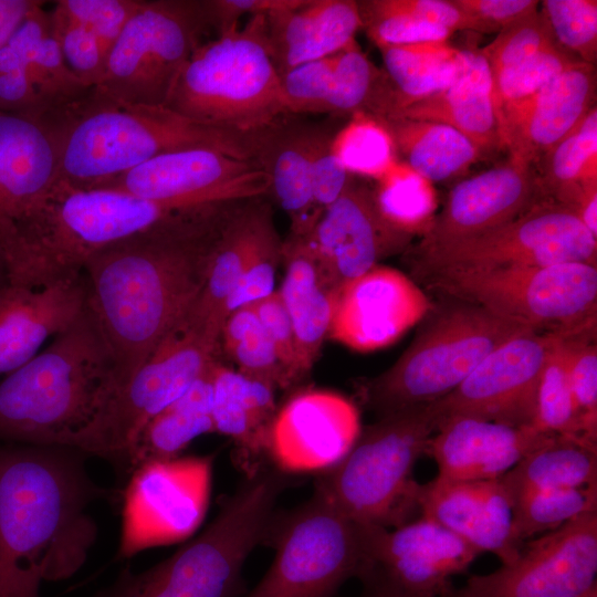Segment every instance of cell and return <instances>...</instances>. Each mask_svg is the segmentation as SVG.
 Instances as JSON below:
<instances>
[{
  "label": "cell",
  "instance_id": "58",
  "mask_svg": "<svg viewBox=\"0 0 597 597\" xmlns=\"http://www.w3.org/2000/svg\"><path fill=\"white\" fill-rule=\"evenodd\" d=\"M217 35L239 27L244 15L269 14L297 6L301 0H205Z\"/></svg>",
  "mask_w": 597,
  "mask_h": 597
},
{
  "label": "cell",
  "instance_id": "14",
  "mask_svg": "<svg viewBox=\"0 0 597 597\" xmlns=\"http://www.w3.org/2000/svg\"><path fill=\"white\" fill-rule=\"evenodd\" d=\"M212 455L150 461L127 476L118 556L187 540L208 511Z\"/></svg>",
  "mask_w": 597,
  "mask_h": 597
},
{
  "label": "cell",
  "instance_id": "40",
  "mask_svg": "<svg viewBox=\"0 0 597 597\" xmlns=\"http://www.w3.org/2000/svg\"><path fill=\"white\" fill-rule=\"evenodd\" d=\"M376 181L373 190L381 216L397 230L422 237L436 216L437 201L431 182L399 161Z\"/></svg>",
  "mask_w": 597,
  "mask_h": 597
},
{
  "label": "cell",
  "instance_id": "2",
  "mask_svg": "<svg viewBox=\"0 0 597 597\" xmlns=\"http://www.w3.org/2000/svg\"><path fill=\"white\" fill-rule=\"evenodd\" d=\"M86 453L63 446L0 443V597H40L85 563L97 536L87 512L112 492L85 469Z\"/></svg>",
  "mask_w": 597,
  "mask_h": 597
},
{
  "label": "cell",
  "instance_id": "55",
  "mask_svg": "<svg viewBox=\"0 0 597 597\" xmlns=\"http://www.w3.org/2000/svg\"><path fill=\"white\" fill-rule=\"evenodd\" d=\"M362 28L379 49L394 45L447 42L452 35L449 29L400 14L360 17Z\"/></svg>",
  "mask_w": 597,
  "mask_h": 597
},
{
  "label": "cell",
  "instance_id": "39",
  "mask_svg": "<svg viewBox=\"0 0 597 597\" xmlns=\"http://www.w3.org/2000/svg\"><path fill=\"white\" fill-rule=\"evenodd\" d=\"M540 161L541 174H536L544 196L575 211L584 191L597 185L596 106Z\"/></svg>",
  "mask_w": 597,
  "mask_h": 597
},
{
  "label": "cell",
  "instance_id": "24",
  "mask_svg": "<svg viewBox=\"0 0 597 597\" xmlns=\"http://www.w3.org/2000/svg\"><path fill=\"white\" fill-rule=\"evenodd\" d=\"M418 510L480 553L495 554L502 564L516 558L523 544L513 532V505L500 479L419 484Z\"/></svg>",
  "mask_w": 597,
  "mask_h": 597
},
{
  "label": "cell",
  "instance_id": "38",
  "mask_svg": "<svg viewBox=\"0 0 597 597\" xmlns=\"http://www.w3.org/2000/svg\"><path fill=\"white\" fill-rule=\"evenodd\" d=\"M378 50L384 71L398 95L395 112L446 88L459 77L464 66L463 50L447 42L384 46Z\"/></svg>",
  "mask_w": 597,
  "mask_h": 597
},
{
  "label": "cell",
  "instance_id": "21",
  "mask_svg": "<svg viewBox=\"0 0 597 597\" xmlns=\"http://www.w3.org/2000/svg\"><path fill=\"white\" fill-rule=\"evenodd\" d=\"M543 199L546 197L533 165L510 159L455 185L411 252H426L481 235L509 223Z\"/></svg>",
  "mask_w": 597,
  "mask_h": 597
},
{
  "label": "cell",
  "instance_id": "9",
  "mask_svg": "<svg viewBox=\"0 0 597 597\" xmlns=\"http://www.w3.org/2000/svg\"><path fill=\"white\" fill-rule=\"evenodd\" d=\"M460 302L537 332L575 333L596 325L597 266L568 262L543 266L436 272L420 277Z\"/></svg>",
  "mask_w": 597,
  "mask_h": 597
},
{
  "label": "cell",
  "instance_id": "59",
  "mask_svg": "<svg viewBox=\"0 0 597 597\" xmlns=\"http://www.w3.org/2000/svg\"><path fill=\"white\" fill-rule=\"evenodd\" d=\"M36 2L35 0H0V51Z\"/></svg>",
  "mask_w": 597,
  "mask_h": 597
},
{
  "label": "cell",
  "instance_id": "33",
  "mask_svg": "<svg viewBox=\"0 0 597 597\" xmlns=\"http://www.w3.org/2000/svg\"><path fill=\"white\" fill-rule=\"evenodd\" d=\"M283 116L264 129L256 161L270 179L269 193L290 218V233L307 237L322 211L317 208L310 176V126Z\"/></svg>",
  "mask_w": 597,
  "mask_h": 597
},
{
  "label": "cell",
  "instance_id": "8",
  "mask_svg": "<svg viewBox=\"0 0 597 597\" xmlns=\"http://www.w3.org/2000/svg\"><path fill=\"white\" fill-rule=\"evenodd\" d=\"M531 332L537 331L460 302L432 318L388 369L363 384L360 396L379 416L436 401L498 347Z\"/></svg>",
  "mask_w": 597,
  "mask_h": 597
},
{
  "label": "cell",
  "instance_id": "19",
  "mask_svg": "<svg viewBox=\"0 0 597 597\" xmlns=\"http://www.w3.org/2000/svg\"><path fill=\"white\" fill-rule=\"evenodd\" d=\"M362 430L356 406L344 396L307 389L275 413L266 453L281 472H323L352 449Z\"/></svg>",
  "mask_w": 597,
  "mask_h": 597
},
{
  "label": "cell",
  "instance_id": "30",
  "mask_svg": "<svg viewBox=\"0 0 597 597\" xmlns=\"http://www.w3.org/2000/svg\"><path fill=\"white\" fill-rule=\"evenodd\" d=\"M463 52V70L452 84L386 118L441 123L468 137L480 153L489 151L501 146L491 71L480 50Z\"/></svg>",
  "mask_w": 597,
  "mask_h": 597
},
{
  "label": "cell",
  "instance_id": "47",
  "mask_svg": "<svg viewBox=\"0 0 597 597\" xmlns=\"http://www.w3.org/2000/svg\"><path fill=\"white\" fill-rule=\"evenodd\" d=\"M542 12L556 42L579 61L597 60V1L544 0Z\"/></svg>",
  "mask_w": 597,
  "mask_h": 597
},
{
  "label": "cell",
  "instance_id": "29",
  "mask_svg": "<svg viewBox=\"0 0 597 597\" xmlns=\"http://www.w3.org/2000/svg\"><path fill=\"white\" fill-rule=\"evenodd\" d=\"M285 276L279 294L290 316L303 379L313 368L327 337L337 287L304 237L282 241Z\"/></svg>",
  "mask_w": 597,
  "mask_h": 597
},
{
  "label": "cell",
  "instance_id": "60",
  "mask_svg": "<svg viewBox=\"0 0 597 597\" xmlns=\"http://www.w3.org/2000/svg\"><path fill=\"white\" fill-rule=\"evenodd\" d=\"M359 580L362 593L357 597H415L390 584L373 570H367Z\"/></svg>",
  "mask_w": 597,
  "mask_h": 597
},
{
  "label": "cell",
  "instance_id": "13",
  "mask_svg": "<svg viewBox=\"0 0 597 597\" xmlns=\"http://www.w3.org/2000/svg\"><path fill=\"white\" fill-rule=\"evenodd\" d=\"M415 273L505 266H543L568 262L596 264L597 238L569 207L543 199L509 223L448 247L410 252Z\"/></svg>",
  "mask_w": 597,
  "mask_h": 597
},
{
  "label": "cell",
  "instance_id": "36",
  "mask_svg": "<svg viewBox=\"0 0 597 597\" xmlns=\"http://www.w3.org/2000/svg\"><path fill=\"white\" fill-rule=\"evenodd\" d=\"M500 480L511 501L527 491L597 484L596 442L582 437L553 436Z\"/></svg>",
  "mask_w": 597,
  "mask_h": 597
},
{
  "label": "cell",
  "instance_id": "44",
  "mask_svg": "<svg viewBox=\"0 0 597 597\" xmlns=\"http://www.w3.org/2000/svg\"><path fill=\"white\" fill-rule=\"evenodd\" d=\"M332 150L353 177L379 179L396 159V148L385 125L366 113H356L336 132Z\"/></svg>",
  "mask_w": 597,
  "mask_h": 597
},
{
  "label": "cell",
  "instance_id": "20",
  "mask_svg": "<svg viewBox=\"0 0 597 597\" xmlns=\"http://www.w3.org/2000/svg\"><path fill=\"white\" fill-rule=\"evenodd\" d=\"M304 238L341 287L383 259L407 251L413 237L394 228L378 210L374 190L353 177Z\"/></svg>",
  "mask_w": 597,
  "mask_h": 597
},
{
  "label": "cell",
  "instance_id": "22",
  "mask_svg": "<svg viewBox=\"0 0 597 597\" xmlns=\"http://www.w3.org/2000/svg\"><path fill=\"white\" fill-rule=\"evenodd\" d=\"M91 88L66 66L50 13L38 1L0 51V100L36 116Z\"/></svg>",
  "mask_w": 597,
  "mask_h": 597
},
{
  "label": "cell",
  "instance_id": "28",
  "mask_svg": "<svg viewBox=\"0 0 597 597\" xmlns=\"http://www.w3.org/2000/svg\"><path fill=\"white\" fill-rule=\"evenodd\" d=\"M360 28L358 2L353 0H301L265 15L266 45L279 75L337 53Z\"/></svg>",
  "mask_w": 597,
  "mask_h": 597
},
{
  "label": "cell",
  "instance_id": "34",
  "mask_svg": "<svg viewBox=\"0 0 597 597\" xmlns=\"http://www.w3.org/2000/svg\"><path fill=\"white\" fill-rule=\"evenodd\" d=\"M216 358L174 402L151 418L137 434L122 469L126 478L137 467L180 457L197 437L214 432L212 420Z\"/></svg>",
  "mask_w": 597,
  "mask_h": 597
},
{
  "label": "cell",
  "instance_id": "41",
  "mask_svg": "<svg viewBox=\"0 0 597 597\" xmlns=\"http://www.w3.org/2000/svg\"><path fill=\"white\" fill-rule=\"evenodd\" d=\"M221 349L234 362L239 373L274 389L291 387L273 344L251 306L238 308L226 318L220 335Z\"/></svg>",
  "mask_w": 597,
  "mask_h": 597
},
{
  "label": "cell",
  "instance_id": "53",
  "mask_svg": "<svg viewBox=\"0 0 597 597\" xmlns=\"http://www.w3.org/2000/svg\"><path fill=\"white\" fill-rule=\"evenodd\" d=\"M334 134L326 126H310L308 161L311 185L315 203L322 213L325 208L341 196L353 178L339 164L332 150Z\"/></svg>",
  "mask_w": 597,
  "mask_h": 597
},
{
  "label": "cell",
  "instance_id": "45",
  "mask_svg": "<svg viewBox=\"0 0 597 597\" xmlns=\"http://www.w3.org/2000/svg\"><path fill=\"white\" fill-rule=\"evenodd\" d=\"M579 61L555 43L522 63L492 76L499 127L502 115L528 100L567 67Z\"/></svg>",
  "mask_w": 597,
  "mask_h": 597
},
{
  "label": "cell",
  "instance_id": "52",
  "mask_svg": "<svg viewBox=\"0 0 597 597\" xmlns=\"http://www.w3.org/2000/svg\"><path fill=\"white\" fill-rule=\"evenodd\" d=\"M360 17L400 14L427 21L450 31L486 33L481 23L459 8L453 0H371L358 2Z\"/></svg>",
  "mask_w": 597,
  "mask_h": 597
},
{
  "label": "cell",
  "instance_id": "43",
  "mask_svg": "<svg viewBox=\"0 0 597 597\" xmlns=\"http://www.w3.org/2000/svg\"><path fill=\"white\" fill-rule=\"evenodd\" d=\"M565 335L557 333L545 362L531 427L546 434L587 439L568 377Z\"/></svg>",
  "mask_w": 597,
  "mask_h": 597
},
{
  "label": "cell",
  "instance_id": "26",
  "mask_svg": "<svg viewBox=\"0 0 597 597\" xmlns=\"http://www.w3.org/2000/svg\"><path fill=\"white\" fill-rule=\"evenodd\" d=\"M86 310L83 273L44 286L0 285V375L31 358Z\"/></svg>",
  "mask_w": 597,
  "mask_h": 597
},
{
  "label": "cell",
  "instance_id": "10",
  "mask_svg": "<svg viewBox=\"0 0 597 597\" xmlns=\"http://www.w3.org/2000/svg\"><path fill=\"white\" fill-rule=\"evenodd\" d=\"M219 350L218 342L179 323L132 375L109 388L91 421L63 447L106 459L121 472L144 426L179 398Z\"/></svg>",
  "mask_w": 597,
  "mask_h": 597
},
{
  "label": "cell",
  "instance_id": "35",
  "mask_svg": "<svg viewBox=\"0 0 597 597\" xmlns=\"http://www.w3.org/2000/svg\"><path fill=\"white\" fill-rule=\"evenodd\" d=\"M274 388L224 366L213 367L214 432L231 438L248 455L266 453L269 432L277 411Z\"/></svg>",
  "mask_w": 597,
  "mask_h": 597
},
{
  "label": "cell",
  "instance_id": "42",
  "mask_svg": "<svg viewBox=\"0 0 597 597\" xmlns=\"http://www.w3.org/2000/svg\"><path fill=\"white\" fill-rule=\"evenodd\" d=\"M513 532L516 541L554 531L588 512H597V484L574 488L527 491L515 496Z\"/></svg>",
  "mask_w": 597,
  "mask_h": 597
},
{
  "label": "cell",
  "instance_id": "6",
  "mask_svg": "<svg viewBox=\"0 0 597 597\" xmlns=\"http://www.w3.org/2000/svg\"><path fill=\"white\" fill-rule=\"evenodd\" d=\"M265 15L202 42L178 72L165 106L241 134L259 133L290 115L266 45Z\"/></svg>",
  "mask_w": 597,
  "mask_h": 597
},
{
  "label": "cell",
  "instance_id": "54",
  "mask_svg": "<svg viewBox=\"0 0 597 597\" xmlns=\"http://www.w3.org/2000/svg\"><path fill=\"white\" fill-rule=\"evenodd\" d=\"M139 4L140 0H60L55 3L88 29L107 54Z\"/></svg>",
  "mask_w": 597,
  "mask_h": 597
},
{
  "label": "cell",
  "instance_id": "25",
  "mask_svg": "<svg viewBox=\"0 0 597 597\" xmlns=\"http://www.w3.org/2000/svg\"><path fill=\"white\" fill-rule=\"evenodd\" d=\"M551 437L531 426L457 416L439 422L426 453L436 460L439 479L495 480Z\"/></svg>",
  "mask_w": 597,
  "mask_h": 597
},
{
  "label": "cell",
  "instance_id": "3",
  "mask_svg": "<svg viewBox=\"0 0 597 597\" xmlns=\"http://www.w3.org/2000/svg\"><path fill=\"white\" fill-rule=\"evenodd\" d=\"M33 117L54 142L57 180L83 189L101 188L157 156L186 149H214L256 161L263 132L221 129L165 105L122 103L95 87Z\"/></svg>",
  "mask_w": 597,
  "mask_h": 597
},
{
  "label": "cell",
  "instance_id": "46",
  "mask_svg": "<svg viewBox=\"0 0 597 597\" xmlns=\"http://www.w3.org/2000/svg\"><path fill=\"white\" fill-rule=\"evenodd\" d=\"M282 261V240L270 203L265 208L248 265L226 304V315L251 305L274 292L275 274Z\"/></svg>",
  "mask_w": 597,
  "mask_h": 597
},
{
  "label": "cell",
  "instance_id": "27",
  "mask_svg": "<svg viewBox=\"0 0 597 597\" xmlns=\"http://www.w3.org/2000/svg\"><path fill=\"white\" fill-rule=\"evenodd\" d=\"M57 177V151L45 126L33 116L0 111V256Z\"/></svg>",
  "mask_w": 597,
  "mask_h": 597
},
{
  "label": "cell",
  "instance_id": "18",
  "mask_svg": "<svg viewBox=\"0 0 597 597\" xmlns=\"http://www.w3.org/2000/svg\"><path fill=\"white\" fill-rule=\"evenodd\" d=\"M430 308L412 279L377 264L338 289L327 337L355 352H375L396 343Z\"/></svg>",
  "mask_w": 597,
  "mask_h": 597
},
{
  "label": "cell",
  "instance_id": "1",
  "mask_svg": "<svg viewBox=\"0 0 597 597\" xmlns=\"http://www.w3.org/2000/svg\"><path fill=\"white\" fill-rule=\"evenodd\" d=\"M243 200L180 212L86 261V307L113 358L112 386L132 375L187 315L222 230Z\"/></svg>",
  "mask_w": 597,
  "mask_h": 597
},
{
  "label": "cell",
  "instance_id": "56",
  "mask_svg": "<svg viewBox=\"0 0 597 597\" xmlns=\"http://www.w3.org/2000/svg\"><path fill=\"white\" fill-rule=\"evenodd\" d=\"M248 306L254 310L270 337L290 385L301 381L294 331L279 291Z\"/></svg>",
  "mask_w": 597,
  "mask_h": 597
},
{
  "label": "cell",
  "instance_id": "50",
  "mask_svg": "<svg viewBox=\"0 0 597 597\" xmlns=\"http://www.w3.org/2000/svg\"><path fill=\"white\" fill-rule=\"evenodd\" d=\"M49 13L66 66L86 85L96 86L105 69L107 52L88 29L56 6Z\"/></svg>",
  "mask_w": 597,
  "mask_h": 597
},
{
  "label": "cell",
  "instance_id": "37",
  "mask_svg": "<svg viewBox=\"0 0 597 597\" xmlns=\"http://www.w3.org/2000/svg\"><path fill=\"white\" fill-rule=\"evenodd\" d=\"M388 129L404 163L429 182L451 179L481 155L459 130L436 122L378 118Z\"/></svg>",
  "mask_w": 597,
  "mask_h": 597
},
{
  "label": "cell",
  "instance_id": "5",
  "mask_svg": "<svg viewBox=\"0 0 597 597\" xmlns=\"http://www.w3.org/2000/svg\"><path fill=\"white\" fill-rule=\"evenodd\" d=\"M286 485L285 473L276 468L254 469L200 535L145 572L123 568L112 585L92 597H243L244 563L268 541Z\"/></svg>",
  "mask_w": 597,
  "mask_h": 597
},
{
  "label": "cell",
  "instance_id": "4",
  "mask_svg": "<svg viewBox=\"0 0 597 597\" xmlns=\"http://www.w3.org/2000/svg\"><path fill=\"white\" fill-rule=\"evenodd\" d=\"M113 378V358L86 307L0 381V443L63 446L94 417Z\"/></svg>",
  "mask_w": 597,
  "mask_h": 597
},
{
  "label": "cell",
  "instance_id": "16",
  "mask_svg": "<svg viewBox=\"0 0 597 597\" xmlns=\"http://www.w3.org/2000/svg\"><path fill=\"white\" fill-rule=\"evenodd\" d=\"M556 335L531 332L498 347L454 390L431 402L439 422L462 416L532 426L541 375Z\"/></svg>",
  "mask_w": 597,
  "mask_h": 597
},
{
  "label": "cell",
  "instance_id": "57",
  "mask_svg": "<svg viewBox=\"0 0 597 597\" xmlns=\"http://www.w3.org/2000/svg\"><path fill=\"white\" fill-rule=\"evenodd\" d=\"M483 25L486 33L499 32L537 11L536 0H453Z\"/></svg>",
  "mask_w": 597,
  "mask_h": 597
},
{
  "label": "cell",
  "instance_id": "51",
  "mask_svg": "<svg viewBox=\"0 0 597 597\" xmlns=\"http://www.w3.org/2000/svg\"><path fill=\"white\" fill-rule=\"evenodd\" d=\"M333 55L296 65L280 74L290 115L326 114Z\"/></svg>",
  "mask_w": 597,
  "mask_h": 597
},
{
  "label": "cell",
  "instance_id": "23",
  "mask_svg": "<svg viewBox=\"0 0 597 597\" xmlns=\"http://www.w3.org/2000/svg\"><path fill=\"white\" fill-rule=\"evenodd\" d=\"M595 65L575 62L500 121L501 146L511 159L533 165L595 106Z\"/></svg>",
  "mask_w": 597,
  "mask_h": 597
},
{
  "label": "cell",
  "instance_id": "12",
  "mask_svg": "<svg viewBox=\"0 0 597 597\" xmlns=\"http://www.w3.org/2000/svg\"><path fill=\"white\" fill-rule=\"evenodd\" d=\"M210 29L205 0H140L94 87L122 103L165 105L178 72Z\"/></svg>",
  "mask_w": 597,
  "mask_h": 597
},
{
  "label": "cell",
  "instance_id": "31",
  "mask_svg": "<svg viewBox=\"0 0 597 597\" xmlns=\"http://www.w3.org/2000/svg\"><path fill=\"white\" fill-rule=\"evenodd\" d=\"M261 169L255 160L193 148L157 156L101 188L117 189L151 200L209 193L235 178Z\"/></svg>",
  "mask_w": 597,
  "mask_h": 597
},
{
  "label": "cell",
  "instance_id": "7",
  "mask_svg": "<svg viewBox=\"0 0 597 597\" xmlns=\"http://www.w3.org/2000/svg\"><path fill=\"white\" fill-rule=\"evenodd\" d=\"M439 426L431 405L402 408L362 428L348 453L320 473L314 492L359 524L398 527L418 510L412 478Z\"/></svg>",
  "mask_w": 597,
  "mask_h": 597
},
{
  "label": "cell",
  "instance_id": "15",
  "mask_svg": "<svg viewBox=\"0 0 597 597\" xmlns=\"http://www.w3.org/2000/svg\"><path fill=\"white\" fill-rule=\"evenodd\" d=\"M455 597H597V512L523 543L514 561L473 575Z\"/></svg>",
  "mask_w": 597,
  "mask_h": 597
},
{
  "label": "cell",
  "instance_id": "11",
  "mask_svg": "<svg viewBox=\"0 0 597 597\" xmlns=\"http://www.w3.org/2000/svg\"><path fill=\"white\" fill-rule=\"evenodd\" d=\"M268 541L274 559L243 597H335L368 567L360 524L316 492L291 511L275 513Z\"/></svg>",
  "mask_w": 597,
  "mask_h": 597
},
{
  "label": "cell",
  "instance_id": "17",
  "mask_svg": "<svg viewBox=\"0 0 597 597\" xmlns=\"http://www.w3.org/2000/svg\"><path fill=\"white\" fill-rule=\"evenodd\" d=\"M367 570L415 597H447L451 578L481 554L437 522L420 515L394 530L360 524Z\"/></svg>",
  "mask_w": 597,
  "mask_h": 597
},
{
  "label": "cell",
  "instance_id": "48",
  "mask_svg": "<svg viewBox=\"0 0 597 597\" xmlns=\"http://www.w3.org/2000/svg\"><path fill=\"white\" fill-rule=\"evenodd\" d=\"M596 326L565 335L567 369L584 436L597 441Z\"/></svg>",
  "mask_w": 597,
  "mask_h": 597
},
{
  "label": "cell",
  "instance_id": "32",
  "mask_svg": "<svg viewBox=\"0 0 597 597\" xmlns=\"http://www.w3.org/2000/svg\"><path fill=\"white\" fill-rule=\"evenodd\" d=\"M268 205L264 197H258L234 208L217 243L205 285L181 324L220 343L227 301L251 258Z\"/></svg>",
  "mask_w": 597,
  "mask_h": 597
},
{
  "label": "cell",
  "instance_id": "61",
  "mask_svg": "<svg viewBox=\"0 0 597 597\" xmlns=\"http://www.w3.org/2000/svg\"><path fill=\"white\" fill-rule=\"evenodd\" d=\"M447 597H455V596H454V589H453L452 593L449 594Z\"/></svg>",
  "mask_w": 597,
  "mask_h": 597
},
{
  "label": "cell",
  "instance_id": "49",
  "mask_svg": "<svg viewBox=\"0 0 597 597\" xmlns=\"http://www.w3.org/2000/svg\"><path fill=\"white\" fill-rule=\"evenodd\" d=\"M555 43L557 42L546 18L537 10L500 30L496 38L480 52L485 57L493 76Z\"/></svg>",
  "mask_w": 597,
  "mask_h": 597
}]
</instances>
